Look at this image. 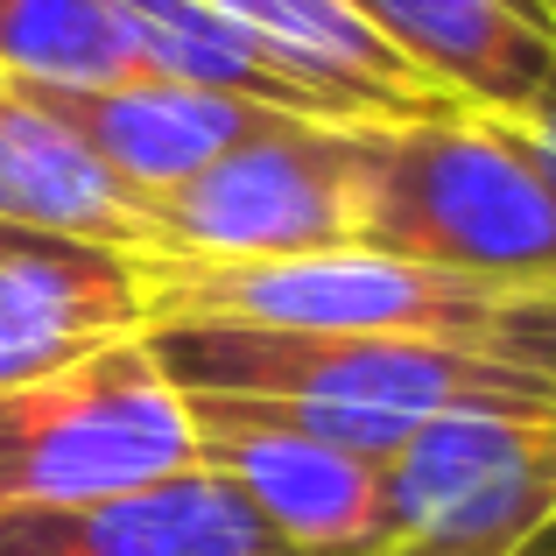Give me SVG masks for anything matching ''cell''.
<instances>
[{"instance_id":"cell-1","label":"cell","mask_w":556,"mask_h":556,"mask_svg":"<svg viewBox=\"0 0 556 556\" xmlns=\"http://www.w3.org/2000/svg\"><path fill=\"white\" fill-rule=\"evenodd\" d=\"M155 325H254L325 331V339H394L430 353L501 359L556 374V289H515L394 254H296V261H141Z\"/></svg>"},{"instance_id":"cell-2","label":"cell","mask_w":556,"mask_h":556,"mask_svg":"<svg viewBox=\"0 0 556 556\" xmlns=\"http://www.w3.org/2000/svg\"><path fill=\"white\" fill-rule=\"evenodd\" d=\"M149 345L184 394L268 408V416L374 465H388L416 430L451 416L556 422V374L430 353V345L254 331V325H155Z\"/></svg>"},{"instance_id":"cell-3","label":"cell","mask_w":556,"mask_h":556,"mask_svg":"<svg viewBox=\"0 0 556 556\" xmlns=\"http://www.w3.org/2000/svg\"><path fill=\"white\" fill-rule=\"evenodd\" d=\"M359 247L515 289H556V190L479 113L353 127Z\"/></svg>"},{"instance_id":"cell-4","label":"cell","mask_w":556,"mask_h":556,"mask_svg":"<svg viewBox=\"0 0 556 556\" xmlns=\"http://www.w3.org/2000/svg\"><path fill=\"white\" fill-rule=\"evenodd\" d=\"M198 465L184 388L149 331L0 394V515L92 507Z\"/></svg>"},{"instance_id":"cell-5","label":"cell","mask_w":556,"mask_h":556,"mask_svg":"<svg viewBox=\"0 0 556 556\" xmlns=\"http://www.w3.org/2000/svg\"><path fill=\"white\" fill-rule=\"evenodd\" d=\"M163 254L184 261H296L359 247L353 127L275 121L247 149L218 155L155 198Z\"/></svg>"},{"instance_id":"cell-6","label":"cell","mask_w":556,"mask_h":556,"mask_svg":"<svg viewBox=\"0 0 556 556\" xmlns=\"http://www.w3.org/2000/svg\"><path fill=\"white\" fill-rule=\"evenodd\" d=\"M556 529V422L451 416L388 458L374 556H521Z\"/></svg>"},{"instance_id":"cell-7","label":"cell","mask_w":556,"mask_h":556,"mask_svg":"<svg viewBox=\"0 0 556 556\" xmlns=\"http://www.w3.org/2000/svg\"><path fill=\"white\" fill-rule=\"evenodd\" d=\"M198 465L240 486V501L303 556H374L388 543V465L353 458L296 422L218 394H184Z\"/></svg>"},{"instance_id":"cell-8","label":"cell","mask_w":556,"mask_h":556,"mask_svg":"<svg viewBox=\"0 0 556 556\" xmlns=\"http://www.w3.org/2000/svg\"><path fill=\"white\" fill-rule=\"evenodd\" d=\"M149 331L141 261L0 218V394Z\"/></svg>"},{"instance_id":"cell-9","label":"cell","mask_w":556,"mask_h":556,"mask_svg":"<svg viewBox=\"0 0 556 556\" xmlns=\"http://www.w3.org/2000/svg\"><path fill=\"white\" fill-rule=\"evenodd\" d=\"M275 71L311 99L331 127H408L465 113L444 85H430L353 0H218Z\"/></svg>"},{"instance_id":"cell-10","label":"cell","mask_w":556,"mask_h":556,"mask_svg":"<svg viewBox=\"0 0 556 556\" xmlns=\"http://www.w3.org/2000/svg\"><path fill=\"white\" fill-rule=\"evenodd\" d=\"M28 92L56 127H71L85 141V155L106 177H121L149 204L163 190L190 184L198 169H212L218 155L268 135L275 121H289V113L247 106V99H226V92H198V85H177V78H135V85H113V92H42V85H28Z\"/></svg>"},{"instance_id":"cell-11","label":"cell","mask_w":556,"mask_h":556,"mask_svg":"<svg viewBox=\"0 0 556 556\" xmlns=\"http://www.w3.org/2000/svg\"><path fill=\"white\" fill-rule=\"evenodd\" d=\"M0 556H303L289 549L232 479L190 465L141 493H113L92 507H36L0 515Z\"/></svg>"},{"instance_id":"cell-12","label":"cell","mask_w":556,"mask_h":556,"mask_svg":"<svg viewBox=\"0 0 556 556\" xmlns=\"http://www.w3.org/2000/svg\"><path fill=\"white\" fill-rule=\"evenodd\" d=\"M353 8L479 121H515L556 85V22L543 0H353Z\"/></svg>"},{"instance_id":"cell-13","label":"cell","mask_w":556,"mask_h":556,"mask_svg":"<svg viewBox=\"0 0 556 556\" xmlns=\"http://www.w3.org/2000/svg\"><path fill=\"white\" fill-rule=\"evenodd\" d=\"M0 218L8 226H42V232H71V240H99L121 247L135 261L163 254V226L155 204L135 198L121 177L85 155V141L71 127H56L36 106L22 78L0 71Z\"/></svg>"},{"instance_id":"cell-14","label":"cell","mask_w":556,"mask_h":556,"mask_svg":"<svg viewBox=\"0 0 556 556\" xmlns=\"http://www.w3.org/2000/svg\"><path fill=\"white\" fill-rule=\"evenodd\" d=\"M0 71L42 92H113L155 78L113 0H0Z\"/></svg>"},{"instance_id":"cell-15","label":"cell","mask_w":556,"mask_h":556,"mask_svg":"<svg viewBox=\"0 0 556 556\" xmlns=\"http://www.w3.org/2000/svg\"><path fill=\"white\" fill-rule=\"evenodd\" d=\"M493 127H501V135H507V141H515V149L535 163V177L556 190V85H549L543 99H529V106H521L515 121H493Z\"/></svg>"},{"instance_id":"cell-16","label":"cell","mask_w":556,"mask_h":556,"mask_svg":"<svg viewBox=\"0 0 556 556\" xmlns=\"http://www.w3.org/2000/svg\"><path fill=\"white\" fill-rule=\"evenodd\" d=\"M521 556H556V529L543 535V543H535V549H521Z\"/></svg>"},{"instance_id":"cell-17","label":"cell","mask_w":556,"mask_h":556,"mask_svg":"<svg viewBox=\"0 0 556 556\" xmlns=\"http://www.w3.org/2000/svg\"><path fill=\"white\" fill-rule=\"evenodd\" d=\"M543 8H549V22H556V0H543Z\"/></svg>"}]
</instances>
